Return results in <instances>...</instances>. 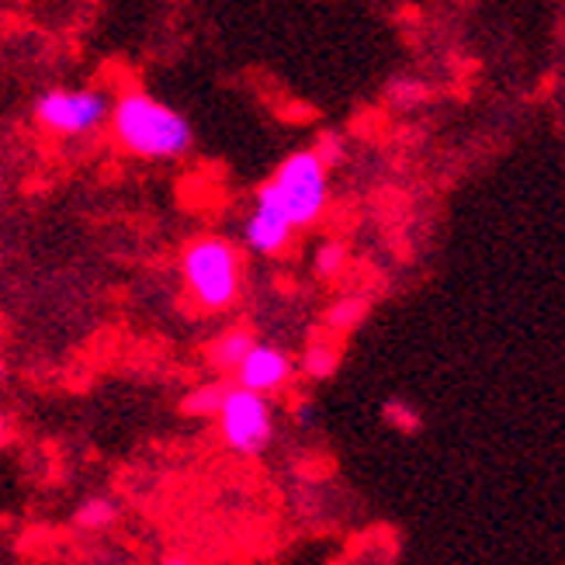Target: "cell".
<instances>
[{
	"instance_id": "obj_1",
	"label": "cell",
	"mask_w": 565,
	"mask_h": 565,
	"mask_svg": "<svg viewBox=\"0 0 565 565\" xmlns=\"http://www.w3.org/2000/svg\"><path fill=\"white\" fill-rule=\"evenodd\" d=\"M111 132L121 150L142 160H178L191 150V121L146 90H126L111 105Z\"/></svg>"
},
{
	"instance_id": "obj_2",
	"label": "cell",
	"mask_w": 565,
	"mask_h": 565,
	"mask_svg": "<svg viewBox=\"0 0 565 565\" xmlns=\"http://www.w3.org/2000/svg\"><path fill=\"white\" fill-rule=\"evenodd\" d=\"M188 295L202 309L218 312L236 302L239 295V254L233 250V243L218 236H202L194 239L184 250L181 260Z\"/></svg>"
},
{
	"instance_id": "obj_3",
	"label": "cell",
	"mask_w": 565,
	"mask_h": 565,
	"mask_svg": "<svg viewBox=\"0 0 565 565\" xmlns=\"http://www.w3.org/2000/svg\"><path fill=\"white\" fill-rule=\"evenodd\" d=\"M275 194V202L285 209L295 230L312 226L319 215L330 205V178H327V163L316 150L291 153L278 170L275 178L264 184Z\"/></svg>"
},
{
	"instance_id": "obj_4",
	"label": "cell",
	"mask_w": 565,
	"mask_h": 565,
	"mask_svg": "<svg viewBox=\"0 0 565 565\" xmlns=\"http://www.w3.org/2000/svg\"><path fill=\"white\" fill-rule=\"evenodd\" d=\"M218 420V437L223 445L243 458L260 455L275 437V413L271 403H267L264 392L243 388V385H230L223 403L215 409Z\"/></svg>"
},
{
	"instance_id": "obj_5",
	"label": "cell",
	"mask_w": 565,
	"mask_h": 565,
	"mask_svg": "<svg viewBox=\"0 0 565 565\" xmlns=\"http://www.w3.org/2000/svg\"><path fill=\"white\" fill-rule=\"evenodd\" d=\"M111 115V102L97 87H53L35 102L39 126L53 136H87L102 129Z\"/></svg>"
},
{
	"instance_id": "obj_6",
	"label": "cell",
	"mask_w": 565,
	"mask_h": 565,
	"mask_svg": "<svg viewBox=\"0 0 565 565\" xmlns=\"http://www.w3.org/2000/svg\"><path fill=\"white\" fill-rule=\"evenodd\" d=\"M291 236H295L291 218L275 202V194L267 188H260L254 212L247 215V226H243V239H247V247L264 254V257H275V254H281L288 247Z\"/></svg>"
},
{
	"instance_id": "obj_7",
	"label": "cell",
	"mask_w": 565,
	"mask_h": 565,
	"mask_svg": "<svg viewBox=\"0 0 565 565\" xmlns=\"http://www.w3.org/2000/svg\"><path fill=\"white\" fill-rule=\"evenodd\" d=\"M236 385L254 388V392H275L291 379V358L281 348H271V343H257L243 354V361L236 364Z\"/></svg>"
},
{
	"instance_id": "obj_8",
	"label": "cell",
	"mask_w": 565,
	"mask_h": 565,
	"mask_svg": "<svg viewBox=\"0 0 565 565\" xmlns=\"http://www.w3.org/2000/svg\"><path fill=\"white\" fill-rule=\"evenodd\" d=\"M250 348H254V337L247 330H230L209 348V361L218 367V372H236V364Z\"/></svg>"
},
{
	"instance_id": "obj_9",
	"label": "cell",
	"mask_w": 565,
	"mask_h": 565,
	"mask_svg": "<svg viewBox=\"0 0 565 565\" xmlns=\"http://www.w3.org/2000/svg\"><path fill=\"white\" fill-rule=\"evenodd\" d=\"M226 382H209V385H199L194 392H188L184 396V413L188 416H215L218 403H223L226 396Z\"/></svg>"
},
{
	"instance_id": "obj_10",
	"label": "cell",
	"mask_w": 565,
	"mask_h": 565,
	"mask_svg": "<svg viewBox=\"0 0 565 565\" xmlns=\"http://www.w3.org/2000/svg\"><path fill=\"white\" fill-rule=\"evenodd\" d=\"M115 518H118V507L111 500H105V497H94V500L81 503L77 518H73V521H77V527H87V531H105V527L115 524Z\"/></svg>"
},
{
	"instance_id": "obj_11",
	"label": "cell",
	"mask_w": 565,
	"mask_h": 565,
	"mask_svg": "<svg viewBox=\"0 0 565 565\" xmlns=\"http://www.w3.org/2000/svg\"><path fill=\"white\" fill-rule=\"evenodd\" d=\"M306 372L312 379H327L337 372V351L330 348V343H316V348L306 351Z\"/></svg>"
},
{
	"instance_id": "obj_12",
	"label": "cell",
	"mask_w": 565,
	"mask_h": 565,
	"mask_svg": "<svg viewBox=\"0 0 565 565\" xmlns=\"http://www.w3.org/2000/svg\"><path fill=\"white\" fill-rule=\"evenodd\" d=\"M385 420L388 424H396L403 434H413V430H420V416H416L409 406H403V403H388L385 406Z\"/></svg>"
},
{
	"instance_id": "obj_13",
	"label": "cell",
	"mask_w": 565,
	"mask_h": 565,
	"mask_svg": "<svg viewBox=\"0 0 565 565\" xmlns=\"http://www.w3.org/2000/svg\"><path fill=\"white\" fill-rule=\"evenodd\" d=\"M361 312H364V302H343V306H337L330 312V323L333 327H351V323H358V319H361Z\"/></svg>"
},
{
	"instance_id": "obj_14",
	"label": "cell",
	"mask_w": 565,
	"mask_h": 565,
	"mask_svg": "<svg viewBox=\"0 0 565 565\" xmlns=\"http://www.w3.org/2000/svg\"><path fill=\"white\" fill-rule=\"evenodd\" d=\"M340 264H343V247H337V243H327V247L319 250V257H316V267L323 275H333Z\"/></svg>"
},
{
	"instance_id": "obj_15",
	"label": "cell",
	"mask_w": 565,
	"mask_h": 565,
	"mask_svg": "<svg viewBox=\"0 0 565 565\" xmlns=\"http://www.w3.org/2000/svg\"><path fill=\"white\" fill-rule=\"evenodd\" d=\"M160 565H194V558L191 555H181V552H170Z\"/></svg>"
},
{
	"instance_id": "obj_16",
	"label": "cell",
	"mask_w": 565,
	"mask_h": 565,
	"mask_svg": "<svg viewBox=\"0 0 565 565\" xmlns=\"http://www.w3.org/2000/svg\"><path fill=\"white\" fill-rule=\"evenodd\" d=\"M8 434H11V424H8V416L0 413V445H4V440H8Z\"/></svg>"
},
{
	"instance_id": "obj_17",
	"label": "cell",
	"mask_w": 565,
	"mask_h": 565,
	"mask_svg": "<svg viewBox=\"0 0 565 565\" xmlns=\"http://www.w3.org/2000/svg\"><path fill=\"white\" fill-rule=\"evenodd\" d=\"M0 382H4V364H0Z\"/></svg>"
}]
</instances>
